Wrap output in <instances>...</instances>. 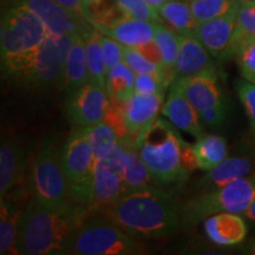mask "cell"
Returning a JSON list of instances; mask_svg holds the SVG:
<instances>
[{
    "instance_id": "6da1fadb",
    "label": "cell",
    "mask_w": 255,
    "mask_h": 255,
    "mask_svg": "<svg viewBox=\"0 0 255 255\" xmlns=\"http://www.w3.org/2000/svg\"><path fill=\"white\" fill-rule=\"evenodd\" d=\"M90 214L89 207L72 200L60 207H47L32 200L21 210L15 253L68 254L73 238Z\"/></svg>"
},
{
    "instance_id": "7a4b0ae2",
    "label": "cell",
    "mask_w": 255,
    "mask_h": 255,
    "mask_svg": "<svg viewBox=\"0 0 255 255\" xmlns=\"http://www.w3.org/2000/svg\"><path fill=\"white\" fill-rule=\"evenodd\" d=\"M181 207L164 188L149 186L122 194L104 215L137 239L163 238L183 227Z\"/></svg>"
},
{
    "instance_id": "3957f363",
    "label": "cell",
    "mask_w": 255,
    "mask_h": 255,
    "mask_svg": "<svg viewBox=\"0 0 255 255\" xmlns=\"http://www.w3.org/2000/svg\"><path fill=\"white\" fill-rule=\"evenodd\" d=\"M156 187L183 186L197 168L193 144L183 141L177 128L157 119L135 141Z\"/></svg>"
},
{
    "instance_id": "277c9868",
    "label": "cell",
    "mask_w": 255,
    "mask_h": 255,
    "mask_svg": "<svg viewBox=\"0 0 255 255\" xmlns=\"http://www.w3.org/2000/svg\"><path fill=\"white\" fill-rule=\"evenodd\" d=\"M78 34L49 33L32 55L2 76L30 90H60L66 58Z\"/></svg>"
},
{
    "instance_id": "5b68a950",
    "label": "cell",
    "mask_w": 255,
    "mask_h": 255,
    "mask_svg": "<svg viewBox=\"0 0 255 255\" xmlns=\"http://www.w3.org/2000/svg\"><path fill=\"white\" fill-rule=\"evenodd\" d=\"M47 34L45 24L33 11L18 2L2 0L0 23L2 73L32 55Z\"/></svg>"
},
{
    "instance_id": "8992f818",
    "label": "cell",
    "mask_w": 255,
    "mask_h": 255,
    "mask_svg": "<svg viewBox=\"0 0 255 255\" xmlns=\"http://www.w3.org/2000/svg\"><path fill=\"white\" fill-rule=\"evenodd\" d=\"M62 146L56 136H46L32 162L31 195L40 205L60 207L71 201L62 165Z\"/></svg>"
},
{
    "instance_id": "52a82bcc",
    "label": "cell",
    "mask_w": 255,
    "mask_h": 255,
    "mask_svg": "<svg viewBox=\"0 0 255 255\" xmlns=\"http://www.w3.org/2000/svg\"><path fill=\"white\" fill-rule=\"evenodd\" d=\"M138 239L123 231L107 215L89 216L73 238L68 254L133 255L144 253Z\"/></svg>"
},
{
    "instance_id": "ba28073f",
    "label": "cell",
    "mask_w": 255,
    "mask_h": 255,
    "mask_svg": "<svg viewBox=\"0 0 255 255\" xmlns=\"http://www.w3.org/2000/svg\"><path fill=\"white\" fill-rule=\"evenodd\" d=\"M255 196V176L244 177L205 191L181 207L183 227H191L219 213L244 214Z\"/></svg>"
},
{
    "instance_id": "9c48e42d",
    "label": "cell",
    "mask_w": 255,
    "mask_h": 255,
    "mask_svg": "<svg viewBox=\"0 0 255 255\" xmlns=\"http://www.w3.org/2000/svg\"><path fill=\"white\" fill-rule=\"evenodd\" d=\"M95 162L87 131L77 128L62 146V165L70 199L89 208L94 203Z\"/></svg>"
},
{
    "instance_id": "30bf717a",
    "label": "cell",
    "mask_w": 255,
    "mask_h": 255,
    "mask_svg": "<svg viewBox=\"0 0 255 255\" xmlns=\"http://www.w3.org/2000/svg\"><path fill=\"white\" fill-rule=\"evenodd\" d=\"M126 141L127 139H120L109 155L96 159L91 213L105 212L122 195Z\"/></svg>"
},
{
    "instance_id": "8fae6325",
    "label": "cell",
    "mask_w": 255,
    "mask_h": 255,
    "mask_svg": "<svg viewBox=\"0 0 255 255\" xmlns=\"http://www.w3.org/2000/svg\"><path fill=\"white\" fill-rule=\"evenodd\" d=\"M109 104L110 97L105 88L90 81L68 95L65 114L76 128L85 129L103 122Z\"/></svg>"
},
{
    "instance_id": "7c38bea8",
    "label": "cell",
    "mask_w": 255,
    "mask_h": 255,
    "mask_svg": "<svg viewBox=\"0 0 255 255\" xmlns=\"http://www.w3.org/2000/svg\"><path fill=\"white\" fill-rule=\"evenodd\" d=\"M26 6L39 17L52 34H85L92 27L87 19L71 13L55 0H9Z\"/></svg>"
},
{
    "instance_id": "4fadbf2b",
    "label": "cell",
    "mask_w": 255,
    "mask_h": 255,
    "mask_svg": "<svg viewBox=\"0 0 255 255\" xmlns=\"http://www.w3.org/2000/svg\"><path fill=\"white\" fill-rule=\"evenodd\" d=\"M174 84L197 113L201 114L225 102L219 85L218 72H203L178 78Z\"/></svg>"
},
{
    "instance_id": "5bb4252c",
    "label": "cell",
    "mask_w": 255,
    "mask_h": 255,
    "mask_svg": "<svg viewBox=\"0 0 255 255\" xmlns=\"http://www.w3.org/2000/svg\"><path fill=\"white\" fill-rule=\"evenodd\" d=\"M242 1L220 17L197 24L194 36L216 59L221 58L231 43Z\"/></svg>"
},
{
    "instance_id": "9a60e30c",
    "label": "cell",
    "mask_w": 255,
    "mask_h": 255,
    "mask_svg": "<svg viewBox=\"0 0 255 255\" xmlns=\"http://www.w3.org/2000/svg\"><path fill=\"white\" fill-rule=\"evenodd\" d=\"M164 95H144L133 92L124 101L122 111L126 117L129 139L135 141L157 120L159 110L163 107Z\"/></svg>"
},
{
    "instance_id": "2e32d148",
    "label": "cell",
    "mask_w": 255,
    "mask_h": 255,
    "mask_svg": "<svg viewBox=\"0 0 255 255\" xmlns=\"http://www.w3.org/2000/svg\"><path fill=\"white\" fill-rule=\"evenodd\" d=\"M27 152L23 143L13 137H2L0 145V196L1 199L23 180Z\"/></svg>"
},
{
    "instance_id": "e0dca14e",
    "label": "cell",
    "mask_w": 255,
    "mask_h": 255,
    "mask_svg": "<svg viewBox=\"0 0 255 255\" xmlns=\"http://www.w3.org/2000/svg\"><path fill=\"white\" fill-rule=\"evenodd\" d=\"M203 72H218L213 56L195 36L180 34V50L174 69V81Z\"/></svg>"
},
{
    "instance_id": "ac0fdd59",
    "label": "cell",
    "mask_w": 255,
    "mask_h": 255,
    "mask_svg": "<svg viewBox=\"0 0 255 255\" xmlns=\"http://www.w3.org/2000/svg\"><path fill=\"white\" fill-rule=\"evenodd\" d=\"M161 111L173 126L196 137V139L206 133L201 126L199 113L174 84H170L167 101Z\"/></svg>"
},
{
    "instance_id": "d6986e66",
    "label": "cell",
    "mask_w": 255,
    "mask_h": 255,
    "mask_svg": "<svg viewBox=\"0 0 255 255\" xmlns=\"http://www.w3.org/2000/svg\"><path fill=\"white\" fill-rule=\"evenodd\" d=\"M206 235L220 246H235L245 241L248 228L240 214L219 213L205 220Z\"/></svg>"
},
{
    "instance_id": "ffe728a7",
    "label": "cell",
    "mask_w": 255,
    "mask_h": 255,
    "mask_svg": "<svg viewBox=\"0 0 255 255\" xmlns=\"http://www.w3.org/2000/svg\"><path fill=\"white\" fill-rule=\"evenodd\" d=\"M157 24V23H156ZM101 33L114 38L124 46L139 47L154 40L155 23L123 17L108 26H96Z\"/></svg>"
},
{
    "instance_id": "44dd1931",
    "label": "cell",
    "mask_w": 255,
    "mask_h": 255,
    "mask_svg": "<svg viewBox=\"0 0 255 255\" xmlns=\"http://www.w3.org/2000/svg\"><path fill=\"white\" fill-rule=\"evenodd\" d=\"M254 161L250 157H227L215 168L208 170L205 176L196 183V189L202 193L218 189L220 187L234 182L240 178L247 177L253 170Z\"/></svg>"
},
{
    "instance_id": "7402d4cb",
    "label": "cell",
    "mask_w": 255,
    "mask_h": 255,
    "mask_svg": "<svg viewBox=\"0 0 255 255\" xmlns=\"http://www.w3.org/2000/svg\"><path fill=\"white\" fill-rule=\"evenodd\" d=\"M88 82H90V77H89L88 69L87 43H85L84 36L78 34L66 58L60 90L64 94L69 95L87 84Z\"/></svg>"
},
{
    "instance_id": "603a6c76",
    "label": "cell",
    "mask_w": 255,
    "mask_h": 255,
    "mask_svg": "<svg viewBox=\"0 0 255 255\" xmlns=\"http://www.w3.org/2000/svg\"><path fill=\"white\" fill-rule=\"evenodd\" d=\"M252 43H255V7L248 0H244L239 9L231 43L219 62H228L229 59L235 58L244 47Z\"/></svg>"
},
{
    "instance_id": "cb8c5ba5",
    "label": "cell",
    "mask_w": 255,
    "mask_h": 255,
    "mask_svg": "<svg viewBox=\"0 0 255 255\" xmlns=\"http://www.w3.org/2000/svg\"><path fill=\"white\" fill-rule=\"evenodd\" d=\"M151 176L148 167L137 150L136 145L127 139L126 158L123 168V191L122 194L132 193L150 186Z\"/></svg>"
},
{
    "instance_id": "d4e9b609",
    "label": "cell",
    "mask_w": 255,
    "mask_h": 255,
    "mask_svg": "<svg viewBox=\"0 0 255 255\" xmlns=\"http://www.w3.org/2000/svg\"><path fill=\"white\" fill-rule=\"evenodd\" d=\"M162 20L178 34L194 36L197 26L193 17L189 0H169L157 8Z\"/></svg>"
},
{
    "instance_id": "484cf974",
    "label": "cell",
    "mask_w": 255,
    "mask_h": 255,
    "mask_svg": "<svg viewBox=\"0 0 255 255\" xmlns=\"http://www.w3.org/2000/svg\"><path fill=\"white\" fill-rule=\"evenodd\" d=\"M197 168L210 170L228 157L227 142L219 135H203L193 144Z\"/></svg>"
},
{
    "instance_id": "4316f807",
    "label": "cell",
    "mask_w": 255,
    "mask_h": 255,
    "mask_svg": "<svg viewBox=\"0 0 255 255\" xmlns=\"http://www.w3.org/2000/svg\"><path fill=\"white\" fill-rule=\"evenodd\" d=\"M21 212L13 201L1 200L0 208V254H17L19 220Z\"/></svg>"
},
{
    "instance_id": "83f0119b",
    "label": "cell",
    "mask_w": 255,
    "mask_h": 255,
    "mask_svg": "<svg viewBox=\"0 0 255 255\" xmlns=\"http://www.w3.org/2000/svg\"><path fill=\"white\" fill-rule=\"evenodd\" d=\"M154 41L162 57V64L167 75L168 85L174 82V69L180 50V34L163 23L155 24Z\"/></svg>"
},
{
    "instance_id": "f1b7e54d",
    "label": "cell",
    "mask_w": 255,
    "mask_h": 255,
    "mask_svg": "<svg viewBox=\"0 0 255 255\" xmlns=\"http://www.w3.org/2000/svg\"><path fill=\"white\" fill-rule=\"evenodd\" d=\"M83 36L87 43V58L90 81L105 88L108 69L105 65L103 49H102V33L95 26H92Z\"/></svg>"
},
{
    "instance_id": "f546056e",
    "label": "cell",
    "mask_w": 255,
    "mask_h": 255,
    "mask_svg": "<svg viewBox=\"0 0 255 255\" xmlns=\"http://www.w3.org/2000/svg\"><path fill=\"white\" fill-rule=\"evenodd\" d=\"M136 73L121 62L107 73L105 90L111 101H127L135 92Z\"/></svg>"
},
{
    "instance_id": "4dcf8cb0",
    "label": "cell",
    "mask_w": 255,
    "mask_h": 255,
    "mask_svg": "<svg viewBox=\"0 0 255 255\" xmlns=\"http://www.w3.org/2000/svg\"><path fill=\"white\" fill-rule=\"evenodd\" d=\"M85 131H87L88 138L94 149L96 159L103 158L109 155L116 146L117 142L120 141L119 136L113 128L104 122L90 128H85Z\"/></svg>"
},
{
    "instance_id": "1f68e13d",
    "label": "cell",
    "mask_w": 255,
    "mask_h": 255,
    "mask_svg": "<svg viewBox=\"0 0 255 255\" xmlns=\"http://www.w3.org/2000/svg\"><path fill=\"white\" fill-rule=\"evenodd\" d=\"M123 62L132 70L136 75H151L161 79L168 87L167 75H165L164 68L159 64L152 62L149 58L139 52L135 47L124 46L123 45Z\"/></svg>"
},
{
    "instance_id": "d6a6232c",
    "label": "cell",
    "mask_w": 255,
    "mask_h": 255,
    "mask_svg": "<svg viewBox=\"0 0 255 255\" xmlns=\"http://www.w3.org/2000/svg\"><path fill=\"white\" fill-rule=\"evenodd\" d=\"M242 0H189L193 17L197 24L225 14Z\"/></svg>"
},
{
    "instance_id": "836d02e7",
    "label": "cell",
    "mask_w": 255,
    "mask_h": 255,
    "mask_svg": "<svg viewBox=\"0 0 255 255\" xmlns=\"http://www.w3.org/2000/svg\"><path fill=\"white\" fill-rule=\"evenodd\" d=\"M114 2L128 18L150 21L155 24L163 23L157 9L146 0H114Z\"/></svg>"
},
{
    "instance_id": "e575fe53",
    "label": "cell",
    "mask_w": 255,
    "mask_h": 255,
    "mask_svg": "<svg viewBox=\"0 0 255 255\" xmlns=\"http://www.w3.org/2000/svg\"><path fill=\"white\" fill-rule=\"evenodd\" d=\"M235 91L240 98L248 120H250L252 135L255 132V84L246 79H237Z\"/></svg>"
},
{
    "instance_id": "d590c367",
    "label": "cell",
    "mask_w": 255,
    "mask_h": 255,
    "mask_svg": "<svg viewBox=\"0 0 255 255\" xmlns=\"http://www.w3.org/2000/svg\"><path fill=\"white\" fill-rule=\"evenodd\" d=\"M103 122L113 128L120 139H129V130H128L123 111L111 101L105 111Z\"/></svg>"
},
{
    "instance_id": "8d00e7d4",
    "label": "cell",
    "mask_w": 255,
    "mask_h": 255,
    "mask_svg": "<svg viewBox=\"0 0 255 255\" xmlns=\"http://www.w3.org/2000/svg\"><path fill=\"white\" fill-rule=\"evenodd\" d=\"M241 77L255 84V43L244 47L235 57Z\"/></svg>"
},
{
    "instance_id": "74e56055",
    "label": "cell",
    "mask_w": 255,
    "mask_h": 255,
    "mask_svg": "<svg viewBox=\"0 0 255 255\" xmlns=\"http://www.w3.org/2000/svg\"><path fill=\"white\" fill-rule=\"evenodd\" d=\"M102 49H103V56L108 71L116 66L117 64L123 62V45L115 40L114 38L102 33Z\"/></svg>"
},
{
    "instance_id": "f35d334b",
    "label": "cell",
    "mask_w": 255,
    "mask_h": 255,
    "mask_svg": "<svg viewBox=\"0 0 255 255\" xmlns=\"http://www.w3.org/2000/svg\"><path fill=\"white\" fill-rule=\"evenodd\" d=\"M165 85L161 79L151 75H136L135 92L144 95H164Z\"/></svg>"
},
{
    "instance_id": "ab89813d",
    "label": "cell",
    "mask_w": 255,
    "mask_h": 255,
    "mask_svg": "<svg viewBox=\"0 0 255 255\" xmlns=\"http://www.w3.org/2000/svg\"><path fill=\"white\" fill-rule=\"evenodd\" d=\"M201 126L208 129H218L227 119V105L225 102L203 113L199 114Z\"/></svg>"
},
{
    "instance_id": "60d3db41",
    "label": "cell",
    "mask_w": 255,
    "mask_h": 255,
    "mask_svg": "<svg viewBox=\"0 0 255 255\" xmlns=\"http://www.w3.org/2000/svg\"><path fill=\"white\" fill-rule=\"evenodd\" d=\"M56 2H58L60 6H63L64 8H66L71 13H75L79 15V17L87 19L89 21V12L87 7L84 6L83 0H55ZM90 23V21H89ZM91 24V23H90Z\"/></svg>"
},
{
    "instance_id": "b9f144b4",
    "label": "cell",
    "mask_w": 255,
    "mask_h": 255,
    "mask_svg": "<svg viewBox=\"0 0 255 255\" xmlns=\"http://www.w3.org/2000/svg\"><path fill=\"white\" fill-rule=\"evenodd\" d=\"M139 51V52L143 53L146 58H149L152 62L159 64V65L163 66V64H162V57H161V53H159V50L157 45L155 44V41L152 40L150 43L145 44V45H142L139 47H135Z\"/></svg>"
},
{
    "instance_id": "7bdbcfd3",
    "label": "cell",
    "mask_w": 255,
    "mask_h": 255,
    "mask_svg": "<svg viewBox=\"0 0 255 255\" xmlns=\"http://www.w3.org/2000/svg\"><path fill=\"white\" fill-rule=\"evenodd\" d=\"M244 215L246 216L248 220H251V221H253L255 223V196H254L253 201L251 202V205L248 206L246 212L244 213Z\"/></svg>"
},
{
    "instance_id": "ee69618b",
    "label": "cell",
    "mask_w": 255,
    "mask_h": 255,
    "mask_svg": "<svg viewBox=\"0 0 255 255\" xmlns=\"http://www.w3.org/2000/svg\"><path fill=\"white\" fill-rule=\"evenodd\" d=\"M242 252L245 254H252L255 255V238L252 239L250 242H247V245L242 248Z\"/></svg>"
},
{
    "instance_id": "f6af8a7d",
    "label": "cell",
    "mask_w": 255,
    "mask_h": 255,
    "mask_svg": "<svg viewBox=\"0 0 255 255\" xmlns=\"http://www.w3.org/2000/svg\"><path fill=\"white\" fill-rule=\"evenodd\" d=\"M104 0H83V2H84V6L87 7L88 12H89V8L94 7L96 5H100L101 2H103Z\"/></svg>"
},
{
    "instance_id": "bcb514c9",
    "label": "cell",
    "mask_w": 255,
    "mask_h": 255,
    "mask_svg": "<svg viewBox=\"0 0 255 255\" xmlns=\"http://www.w3.org/2000/svg\"><path fill=\"white\" fill-rule=\"evenodd\" d=\"M146 1L149 2V4H150L151 6H154V7L157 9L159 6L161 5H163L164 2H167V1H169V0H146Z\"/></svg>"
},
{
    "instance_id": "7dc6e473",
    "label": "cell",
    "mask_w": 255,
    "mask_h": 255,
    "mask_svg": "<svg viewBox=\"0 0 255 255\" xmlns=\"http://www.w3.org/2000/svg\"><path fill=\"white\" fill-rule=\"evenodd\" d=\"M248 2H250L251 5H253L254 7H255V0H248Z\"/></svg>"
},
{
    "instance_id": "c3c4849f",
    "label": "cell",
    "mask_w": 255,
    "mask_h": 255,
    "mask_svg": "<svg viewBox=\"0 0 255 255\" xmlns=\"http://www.w3.org/2000/svg\"><path fill=\"white\" fill-rule=\"evenodd\" d=\"M253 138H254V139H255V132H254V133H253Z\"/></svg>"
}]
</instances>
